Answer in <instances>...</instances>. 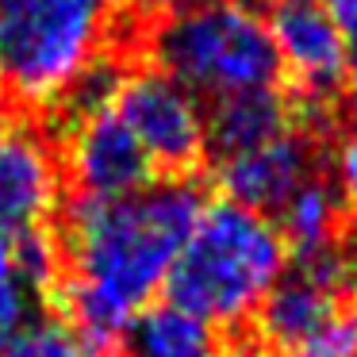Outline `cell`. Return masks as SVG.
<instances>
[{
    "label": "cell",
    "instance_id": "cell-1",
    "mask_svg": "<svg viewBox=\"0 0 357 357\" xmlns=\"http://www.w3.org/2000/svg\"><path fill=\"white\" fill-rule=\"evenodd\" d=\"M204 196L165 177L127 196H77L62 231V288L89 342H116L154 303L192 231Z\"/></svg>",
    "mask_w": 357,
    "mask_h": 357
},
{
    "label": "cell",
    "instance_id": "cell-2",
    "mask_svg": "<svg viewBox=\"0 0 357 357\" xmlns=\"http://www.w3.org/2000/svg\"><path fill=\"white\" fill-rule=\"evenodd\" d=\"M288 269V246L273 215L234 200L200 208L165 280V300L208 319L211 326H242Z\"/></svg>",
    "mask_w": 357,
    "mask_h": 357
},
{
    "label": "cell",
    "instance_id": "cell-3",
    "mask_svg": "<svg viewBox=\"0 0 357 357\" xmlns=\"http://www.w3.org/2000/svg\"><path fill=\"white\" fill-rule=\"evenodd\" d=\"M116 0H0V93L20 108H58L108 54Z\"/></svg>",
    "mask_w": 357,
    "mask_h": 357
},
{
    "label": "cell",
    "instance_id": "cell-4",
    "mask_svg": "<svg viewBox=\"0 0 357 357\" xmlns=\"http://www.w3.org/2000/svg\"><path fill=\"white\" fill-rule=\"evenodd\" d=\"M150 50L158 70L185 85L200 104L280 89L284 77L269 20L254 0H200L162 16Z\"/></svg>",
    "mask_w": 357,
    "mask_h": 357
},
{
    "label": "cell",
    "instance_id": "cell-5",
    "mask_svg": "<svg viewBox=\"0 0 357 357\" xmlns=\"http://www.w3.org/2000/svg\"><path fill=\"white\" fill-rule=\"evenodd\" d=\"M261 357H357V261L346 246L296 257L254 315Z\"/></svg>",
    "mask_w": 357,
    "mask_h": 357
},
{
    "label": "cell",
    "instance_id": "cell-6",
    "mask_svg": "<svg viewBox=\"0 0 357 357\" xmlns=\"http://www.w3.org/2000/svg\"><path fill=\"white\" fill-rule=\"evenodd\" d=\"M108 77L112 70L100 66L70 100L73 116L66 127L62 169L77 185V196H127L154 181H165L158 177L131 127L108 104Z\"/></svg>",
    "mask_w": 357,
    "mask_h": 357
},
{
    "label": "cell",
    "instance_id": "cell-7",
    "mask_svg": "<svg viewBox=\"0 0 357 357\" xmlns=\"http://www.w3.org/2000/svg\"><path fill=\"white\" fill-rule=\"evenodd\" d=\"M108 104L119 112L158 177H185L208 154V112L185 85L158 66L142 70H112Z\"/></svg>",
    "mask_w": 357,
    "mask_h": 357
},
{
    "label": "cell",
    "instance_id": "cell-8",
    "mask_svg": "<svg viewBox=\"0 0 357 357\" xmlns=\"http://www.w3.org/2000/svg\"><path fill=\"white\" fill-rule=\"evenodd\" d=\"M269 35L280 73L300 89L307 112H323L346 85V47L323 0H269Z\"/></svg>",
    "mask_w": 357,
    "mask_h": 357
},
{
    "label": "cell",
    "instance_id": "cell-9",
    "mask_svg": "<svg viewBox=\"0 0 357 357\" xmlns=\"http://www.w3.org/2000/svg\"><path fill=\"white\" fill-rule=\"evenodd\" d=\"M62 192V162L24 116L0 104V234H43Z\"/></svg>",
    "mask_w": 357,
    "mask_h": 357
},
{
    "label": "cell",
    "instance_id": "cell-10",
    "mask_svg": "<svg viewBox=\"0 0 357 357\" xmlns=\"http://www.w3.org/2000/svg\"><path fill=\"white\" fill-rule=\"evenodd\" d=\"M311 173H319V146L315 131L303 119L261 146L215 158V177L227 200L246 204L265 215H273Z\"/></svg>",
    "mask_w": 357,
    "mask_h": 357
},
{
    "label": "cell",
    "instance_id": "cell-11",
    "mask_svg": "<svg viewBox=\"0 0 357 357\" xmlns=\"http://www.w3.org/2000/svg\"><path fill=\"white\" fill-rule=\"evenodd\" d=\"M346 208L349 200L331 185L326 173H311L277 211H273V223H277L280 238H284L288 254L296 257H315L326 250L346 246Z\"/></svg>",
    "mask_w": 357,
    "mask_h": 357
},
{
    "label": "cell",
    "instance_id": "cell-12",
    "mask_svg": "<svg viewBox=\"0 0 357 357\" xmlns=\"http://www.w3.org/2000/svg\"><path fill=\"white\" fill-rule=\"evenodd\" d=\"M119 342L123 357H227L223 331L173 300L139 311Z\"/></svg>",
    "mask_w": 357,
    "mask_h": 357
},
{
    "label": "cell",
    "instance_id": "cell-13",
    "mask_svg": "<svg viewBox=\"0 0 357 357\" xmlns=\"http://www.w3.org/2000/svg\"><path fill=\"white\" fill-rule=\"evenodd\" d=\"M54 273V250L43 234H31V238L0 234V338L43 315Z\"/></svg>",
    "mask_w": 357,
    "mask_h": 357
},
{
    "label": "cell",
    "instance_id": "cell-14",
    "mask_svg": "<svg viewBox=\"0 0 357 357\" xmlns=\"http://www.w3.org/2000/svg\"><path fill=\"white\" fill-rule=\"evenodd\" d=\"M300 119H303V112H296L292 100L280 89L219 100L208 112V150H211V158L242 154L250 146H261V142L277 139L280 131L296 127Z\"/></svg>",
    "mask_w": 357,
    "mask_h": 357
},
{
    "label": "cell",
    "instance_id": "cell-15",
    "mask_svg": "<svg viewBox=\"0 0 357 357\" xmlns=\"http://www.w3.org/2000/svg\"><path fill=\"white\" fill-rule=\"evenodd\" d=\"M0 357H100V346L89 342L73 323L39 315L0 338Z\"/></svg>",
    "mask_w": 357,
    "mask_h": 357
},
{
    "label": "cell",
    "instance_id": "cell-16",
    "mask_svg": "<svg viewBox=\"0 0 357 357\" xmlns=\"http://www.w3.org/2000/svg\"><path fill=\"white\" fill-rule=\"evenodd\" d=\"M326 165H331V169H326L331 185L354 204L357 200V119L334 127L331 150H326Z\"/></svg>",
    "mask_w": 357,
    "mask_h": 357
},
{
    "label": "cell",
    "instance_id": "cell-17",
    "mask_svg": "<svg viewBox=\"0 0 357 357\" xmlns=\"http://www.w3.org/2000/svg\"><path fill=\"white\" fill-rule=\"evenodd\" d=\"M346 47V85L357 93V0H323Z\"/></svg>",
    "mask_w": 357,
    "mask_h": 357
},
{
    "label": "cell",
    "instance_id": "cell-18",
    "mask_svg": "<svg viewBox=\"0 0 357 357\" xmlns=\"http://www.w3.org/2000/svg\"><path fill=\"white\" fill-rule=\"evenodd\" d=\"M123 4L146 20H162V16H173V12L188 8V4H200V0H123Z\"/></svg>",
    "mask_w": 357,
    "mask_h": 357
}]
</instances>
